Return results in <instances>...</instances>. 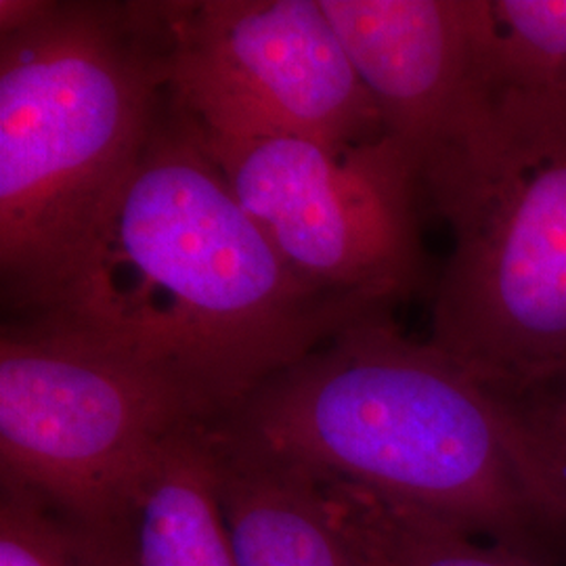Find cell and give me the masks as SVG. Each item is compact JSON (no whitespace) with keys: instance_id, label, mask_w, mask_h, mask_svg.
<instances>
[{"instance_id":"8fae6325","label":"cell","mask_w":566,"mask_h":566,"mask_svg":"<svg viewBox=\"0 0 566 566\" xmlns=\"http://www.w3.org/2000/svg\"><path fill=\"white\" fill-rule=\"evenodd\" d=\"M319 481L329 516L357 566H558L474 539L361 486Z\"/></svg>"},{"instance_id":"3957f363","label":"cell","mask_w":566,"mask_h":566,"mask_svg":"<svg viewBox=\"0 0 566 566\" xmlns=\"http://www.w3.org/2000/svg\"><path fill=\"white\" fill-rule=\"evenodd\" d=\"M166 99L156 2H51L0 39V275L15 303L142 154Z\"/></svg>"},{"instance_id":"9a60e30c","label":"cell","mask_w":566,"mask_h":566,"mask_svg":"<svg viewBox=\"0 0 566 566\" xmlns=\"http://www.w3.org/2000/svg\"><path fill=\"white\" fill-rule=\"evenodd\" d=\"M49 4V0H0V39L41 20Z\"/></svg>"},{"instance_id":"4fadbf2b","label":"cell","mask_w":566,"mask_h":566,"mask_svg":"<svg viewBox=\"0 0 566 566\" xmlns=\"http://www.w3.org/2000/svg\"><path fill=\"white\" fill-rule=\"evenodd\" d=\"M0 566H133L32 495L0 486Z\"/></svg>"},{"instance_id":"277c9868","label":"cell","mask_w":566,"mask_h":566,"mask_svg":"<svg viewBox=\"0 0 566 566\" xmlns=\"http://www.w3.org/2000/svg\"><path fill=\"white\" fill-rule=\"evenodd\" d=\"M451 227L430 340L497 395L566 378V118L495 112L420 175Z\"/></svg>"},{"instance_id":"52a82bcc","label":"cell","mask_w":566,"mask_h":566,"mask_svg":"<svg viewBox=\"0 0 566 566\" xmlns=\"http://www.w3.org/2000/svg\"><path fill=\"white\" fill-rule=\"evenodd\" d=\"M198 133L238 202L304 285L388 308L418 287L422 187L390 137L336 147Z\"/></svg>"},{"instance_id":"7c38bea8","label":"cell","mask_w":566,"mask_h":566,"mask_svg":"<svg viewBox=\"0 0 566 566\" xmlns=\"http://www.w3.org/2000/svg\"><path fill=\"white\" fill-rule=\"evenodd\" d=\"M493 105L566 118V0H486Z\"/></svg>"},{"instance_id":"7a4b0ae2","label":"cell","mask_w":566,"mask_h":566,"mask_svg":"<svg viewBox=\"0 0 566 566\" xmlns=\"http://www.w3.org/2000/svg\"><path fill=\"white\" fill-rule=\"evenodd\" d=\"M219 422L319 476L563 566L510 403L407 338L390 308L346 325Z\"/></svg>"},{"instance_id":"5b68a950","label":"cell","mask_w":566,"mask_h":566,"mask_svg":"<svg viewBox=\"0 0 566 566\" xmlns=\"http://www.w3.org/2000/svg\"><path fill=\"white\" fill-rule=\"evenodd\" d=\"M217 422L163 376L15 324L0 336V486L130 560L137 491L185 426ZM133 563V560H130Z\"/></svg>"},{"instance_id":"5bb4252c","label":"cell","mask_w":566,"mask_h":566,"mask_svg":"<svg viewBox=\"0 0 566 566\" xmlns=\"http://www.w3.org/2000/svg\"><path fill=\"white\" fill-rule=\"evenodd\" d=\"M504 397V395H500ZM523 426L547 525L566 563V378L504 397Z\"/></svg>"},{"instance_id":"ba28073f","label":"cell","mask_w":566,"mask_h":566,"mask_svg":"<svg viewBox=\"0 0 566 566\" xmlns=\"http://www.w3.org/2000/svg\"><path fill=\"white\" fill-rule=\"evenodd\" d=\"M386 137L420 172L493 118L486 0H319Z\"/></svg>"},{"instance_id":"8992f818","label":"cell","mask_w":566,"mask_h":566,"mask_svg":"<svg viewBox=\"0 0 566 566\" xmlns=\"http://www.w3.org/2000/svg\"><path fill=\"white\" fill-rule=\"evenodd\" d=\"M158 32L166 93L206 135L336 147L386 137L319 0L158 2Z\"/></svg>"},{"instance_id":"9c48e42d","label":"cell","mask_w":566,"mask_h":566,"mask_svg":"<svg viewBox=\"0 0 566 566\" xmlns=\"http://www.w3.org/2000/svg\"><path fill=\"white\" fill-rule=\"evenodd\" d=\"M217 489L238 566H357L319 476L212 424Z\"/></svg>"},{"instance_id":"6da1fadb","label":"cell","mask_w":566,"mask_h":566,"mask_svg":"<svg viewBox=\"0 0 566 566\" xmlns=\"http://www.w3.org/2000/svg\"><path fill=\"white\" fill-rule=\"evenodd\" d=\"M388 306L282 263L166 93L142 154L13 319L154 371L223 420L346 325Z\"/></svg>"},{"instance_id":"30bf717a","label":"cell","mask_w":566,"mask_h":566,"mask_svg":"<svg viewBox=\"0 0 566 566\" xmlns=\"http://www.w3.org/2000/svg\"><path fill=\"white\" fill-rule=\"evenodd\" d=\"M212 424L177 430L147 468L128 526L133 566H238L219 504Z\"/></svg>"}]
</instances>
